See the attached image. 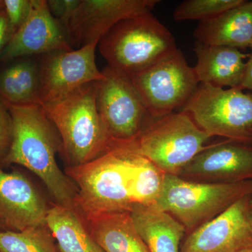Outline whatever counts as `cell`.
<instances>
[{"instance_id": "obj_12", "label": "cell", "mask_w": 252, "mask_h": 252, "mask_svg": "<svg viewBox=\"0 0 252 252\" xmlns=\"http://www.w3.org/2000/svg\"><path fill=\"white\" fill-rule=\"evenodd\" d=\"M252 195L239 200L216 218L190 232L180 252H241L252 248L248 205Z\"/></svg>"}, {"instance_id": "obj_2", "label": "cell", "mask_w": 252, "mask_h": 252, "mask_svg": "<svg viewBox=\"0 0 252 252\" xmlns=\"http://www.w3.org/2000/svg\"><path fill=\"white\" fill-rule=\"evenodd\" d=\"M6 106L11 116L12 135L4 162L22 165L35 174L56 204L75 208L77 188L56 161V153L61 152V140L42 106Z\"/></svg>"}, {"instance_id": "obj_14", "label": "cell", "mask_w": 252, "mask_h": 252, "mask_svg": "<svg viewBox=\"0 0 252 252\" xmlns=\"http://www.w3.org/2000/svg\"><path fill=\"white\" fill-rule=\"evenodd\" d=\"M72 50L65 29L51 14L47 1L31 0L27 20L11 38L0 59L8 62L28 56Z\"/></svg>"}, {"instance_id": "obj_26", "label": "cell", "mask_w": 252, "mask_h": 252, "mask_svg": "<svg viewBox=\"0 0 252 252\" xmlns=\"http://www.w3.org/2000/svg\"><path fill=\"white\" fill-rule=\"evenodd\" d=\"M12 135V123L6 104L0 99V154L9 148Z\"/></svg>"}, {"instance_id": "obj_23", "label": "cell", "mask_w": 252, "mask_h": 252, "mask_svg": "<svg viewBox=\"0 0 252 252\" xmlns=\"http://www.w3.org/2000/svg\"><path fill=\"white\" fill-rule=\"evenodd\" d=\"M244 0H186L176 7V21H203L216 17L222 13L242 4Z\"/></svg>"}, {"instance_id": "obj_30", "label": "cell", "mask_w": 252, "mask_h": 252, "mask_svg": "<svg viewBox=\"0 0 252 252\" xmlns=\"http://www.w3.org/2000/svg\"><path fill=\"white\" fill-rule=\"evenodd\" d=\"M241 252H252V248L248 249V250H245V251Z\"/></svg>"}, {"instance_id": "obj_13", "label": "cell", "mask_w": 252, "mask_h": 252, "mask_svg": "<svg viewBox=\"0 0 252 252\" xmlns=\"http://www.w3.org/2000/svg\"><path fill=\"white\" fill-rule=\"evenodd\" d=\"M180 177L210 183L252 181V142L225 139L207 145L184 168Z\"/></svg>"}, {"instance_id": "obj_28", "label": "cell", "mask_w": 252, "mask_h": 252, "mask_svg": "<svg viewBox=\"0 0 252 252\" xmlns=\"http://www.w3.org/2000/svg\"><path fill=\"white\" fill-rule=\"evenodd\" d=\"M239 89L249 91L252 94V51L251 54H249L248 61L245 64L243 81Z\"/></svg>"}, {"instance_id": "obj_17", "label": "cell", "mask_w": 252, "mask_h": 252, "mask_svg": "<svg viewBox=\"0 0 252 252\" xmlns=\"http://www.w3.org/2000/svg\"><path fill=\"white\" fill-rule=\"evenodd\" d=\"M197 63L194 67L200 83L217 87L239 89L249 54L226 46L207 45L195 41Z\"/></svg>"}, {"instance_id": "obj_25", "label": "cell", "mask_w": 252, "mask_h": 252, "mask_svg": "<svg viewBox=\"0 0 252 252\" xmlns=\"http://www.w3.org/2000/svg\"><path fill=\"white\" fill-rule=\"evenodd\" d=\"M80 1L81 0H49L47 2L51 14L66 31Z\"/></svg>"}, {"instance_id": "obj_21", "label": "cell", "mask_w": 252, "mask_h": 252, "mask_svg": "<svg viewBox=\"0 0 252 252\" xmlns=\"http://www.w3.org/2000/svg\"><path fill=\"white\" fill-rule=\"evenodd\" d=\"M0 99L6 105L40 104L39 63L19 60L0 72Z\"/></svg>"}, {"instance_id": "obj_1", "label": "cell", "mask_w": 252, "mask_h": 252, "mask_svg": "<svg viewBox=\"0 0 252 252\" xmlns=\"http://www.w3.org/2000/svg\"><path fill=\"white\" fill-rule=\"evenodd\" d=\"M64 173L77 187L74 207L82 217L156 206L165 176L125 143L111 144L100 157L66 167Z\"/></svg>"}, {"instance_id": "obj_10", "label": "cell", "mask_w": 252, "mask_h": 252, "mask_svg": "<svg viewBox=\"0 0 252 252\" xmlns=\"http://www.w3.org/2000/svg\"><path fill=\"white\" fill-rule=\"evenodd\" d=\"M98 42L72 51H56L42 55L39 62L40 104L63 98L81 86L103 80L95 62Z\"/></svg>"}, {"instance_id": "obj_20", "label": "cell", "mask_w": 252, "mask_h": 252, "mask_svg": "<svg viewBox=\"0 0 252 252\" xmlns=\"http://www.w3.org/2000/svg\"><path fill=\"white\" fill-rule=\"evenodd\" d=\"M46 224L61 252H104L88 229L84 219L74 207L51 205Z\"/></svg>"}, {"instance_id": "obj_19", "label": "cell", "mask_w": 252, "mask_h": 252, "mask_svg": "<svg viewBox=\"0 0 252 252\" xmlns=\"http://www.w3.org/2000/svg\"><path fill=\"white\" fill-rule=\"evenodd\" d=\"M130 215L149 252H180L185 228L170 214L155 206H143L136 207Z\"/></svg>"}, {"instance_id": "obj_11", "label": "cell", "mask_w": 252, "mask_h": 252, "mask_svg": "<svg viewBox=\"0 0 252 252\" xmlns=\"http://www.w3.org/2000/svg\"><path fill=\"white\" fill-rule=\"evenodd\" d=\"M158 0H81L66 32L71 46L98 42L117 23L152 13ZM73 49V48H72Z\"/></svg>"}, {"instance_id": "obj_18", "label": "cell", "mask_w": 252, "mask_h": 252, "mask_svg": "<svg viewBox=\"0 0 252 252\" xmlns=\"http://www.w3.org/2000/svg\"><path fill=\"white\" fill-rule=\"evenodd\" d=\"M93 238L104 252H150L130 212L82 217Z\"/></svg>"}, {"instance_id": "obj_7", "label": "cell", "mask_w": 252, "mask_h": 252, "mask_svg": "<svg viewBox=\"0 0 252 252\" xmlns=\"http://www.w3.org/2000/svg\"><path fill=\"white\" fill-rule=\"evenodd\" d=\"M180 112L212 137L252 142V94L200 83Z\"/></svg>"}, {"instance_id": "obj_3", "label": "cell", "mask_w": 252, "mask_h": 252, "mask_svg": "<svg viewBox=\"0 0 252 252\" xmlns=\"http://www.w3.org/2000/svg\"><path fill=\"white\" fill-rule=\"evenodd\" d=\"M97 85L98 81L89 83L59 100L41 104L59 133L67 167L84 165L108 150L96 104Z\"/></svg>"}, {"instance_id": "obj_29", "label": "cell", "mask_w": 252, "mask_h": 252, "mask_svg": "<svg viewBox=\"0 0 252 252\" xmlns=\"http://www.w3.org/2000/svg\"><path fill=\"white\" fill-rule=\"evenodd\" d=\"M248 218L250 220V224L252 225V197L249 202L248 205Z\"/></svg>"}, {"instance_id": "obj_32", "label": "cell", "mask_w": 252, "mask_h": 252, "mask_svg": "<svg viewBox=\"0 0 252 252\" xmlns=\"http://www.w3.org/2000/svg\"><path fill=\"white\" fill-rule=\"evenodd\" d=\"M250 49H251L252 51V43H251V45H250Z\"/></svg>"}, {"instance_id": "obj_16", "label": "cell", "mask_w": 252, "mask_h": 252, "mask_svg": "<svg viewBox=\"0 0 252 252\" xmlns=\"http://www.w3.org/2000/svg\"><path fill=\"white\" fill-rule=\"evenodd\" d=\"M197 41L237 49L250 48L252 41V1L244 0L216 17L200 21L193 32Z\"/></svg>"}, {"instance_id": "obj_24", "label": "cell", "mask_w": 252, "mask_h": 252, "mask_svg": "<svg viewBox=\"0 0 252 252\" xmlns=\"http://www.w3.org/2000/svg\"><path fill=\"white\" fill-rule=\"evenodd\" d=\"M3 4L13 34H14L26 22L29 16L31 0H4Z\"/></svg>"}, {"instance_id": "obj_6", "label": "cell", "mask_w": 252, "mask_h": 252, "mask_svg": "<svg viewBox=\"0 0 252 252\" xmlns=\"http://www.w3.org/2000/svg\"><path fill=\"white\" fill-rule=\"evenodd\" d=\"M212 137L187 113L180 111L155 119L133 140L122 143L146 158L165 175L180 176Z\"/></svg>"}, {"instance_id": "obj_22", "label": "cell", "mask_w": 252, "mask_h": 252, "mask_svg": "<svg viewBox=\"0 0 252 252\" xmlns=\"http://www.w3.org/2000/svg\"><path fill=\"white\" fill-rule=\"evenodd\" d=\"M47 224L21 232L0 231V252H61Z\"/></svg>"}, {"instance_id": "obj_31", "label": "cell", "mask_w": 252, "mask_h": 252, "mask_svg": "<svg viewBox=\"0 0 252 252\" xmlns=\"http://www.w3.org/2000/svg\"><path fill=\"white\" fill-rule=\"evenodd\" d=\"M3 6H4V5H3V1L0 0V8L3 7Z\"/></svg>"}, {"instance_id": "obj_5", "label": "cell", "mask_w": 252, "mask_h": 252, "mask_svg": "<svg viewBox=\"0 0 252 252\" xmlns=\"http://www.w3.org/2000/svg\"><path fill=\"white\" fill-rule=\"evenodd\" d=\"M251 195L252 181L210 183L165 175L155 207L178 220L187 235Z\"/></svg>"}, {"instance_id": "obj_15", "label": "cell", "mask_w": 252, "mask_h": 252, "mask_svg": "<svg viewBox=\"0 0 252 252\" xmlns=\"http://www.w3.org/2000/svg\"><path fill=\"white\" fill-rule=\"evenodd\" d=\"M50 207L26 176L0 169V231L21 232L46 225Z\"/></svg>"}, {"instance_id": "obj_8", "label": "cell", "mask_w": 252, "mask_h": 252, "mask_svg": "<svg viewBox=\"0 0 252 252\" xmlns=\"http://www.w3.org/2000/svg\"><path fill=\"white\" fill-rule=\"evenodd\" d=\"M130 78L154 119L182 110L200 84L179 49Z\"/></svg>"}, {"instance_id": "obj_4", "label": "cell", "mask_w": 252, "mask_h": 252, "mask_svg": "<svg viewBox=\"0 0 252 252\" xmlns=\"http://www.w3.org/2000/svg\"><path fill=\"white\" fill-rule=\"evenodd\" d=\"M97 46L109 67L129 77L178 49L172 33L152 13L117 23Z\"/></svg>"}, {"instance_id": "obj_27", "label": "cell", "mask_w": 252, "mask_h": 252, "mask_svg": "<svg viewBox=\"0 0 252 252\" xmlns=\"http://www.w3.org/2000/svg\"><path fill=\"white\" fill-rule=\"evenodd\" d=\"M13 34L12 30L3 6V7L0 8V59Z\"/></svg>"}, {"instance_id": "obj_9", "label": "cell", "mask_w": 252, "mask_h": 252, "mask_svg": "<svg viewBox=\"0 0 252 252\" xmlns=\"http://www.w3.org/2000/svg\"><path fill=\"white\" fill-rule=\"evenodd\" d=\"M102 72L96 104L109 145L133 140L155 119L130 77L109 66Z\"/></svg>"}]
</instances>
